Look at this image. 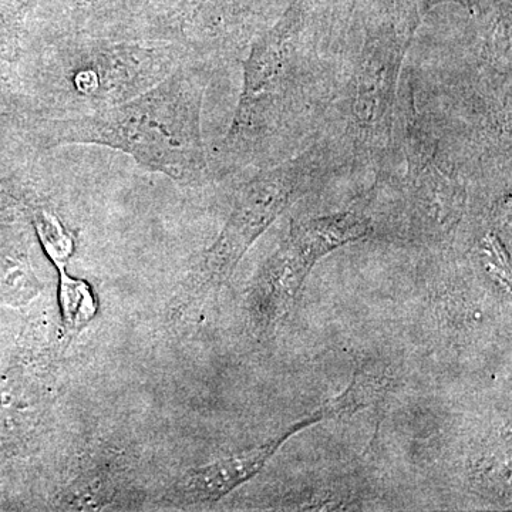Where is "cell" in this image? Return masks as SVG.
<instances>
[{"instance_id":"6da1fadb","label":"cell","mask_w":512,"mask_h":512,"mask_svg":"<svg viewBox=\"0 0 512 512\" xmlns=\"http://www.w3.org/2000/svg\"><path fill=\"white\" fill-rule=\"evenodd\" d=\"M208 80V63L187 59L161 82L117 106L77 116L39 117L33 138L46 150L73 144L113 148L151 173L198 184L212 177L201 126Z\"/></svg>"},{"instance_id":"7a4b0ae2","label":"cell","mask_w":512,"mask_h":512,"mask_svg":"<svg viewBox=\"0 0 512 512\" xmlns=\"http://www.w3.org/2000/svg\"><path fill=\"white\" fill-rule=\"evenodd\" d=\"M322 73L318 50L303 33L301 13L289 10L249 49L237 111L212 158V175L224 177L275 160L302 114L318 104Z\"/></svg>"},{"instance_id":"3957f363","label":"cell","mask_w":512,"mask_h":512,"mask_svg":"<svg viewBox=\"0 0 512 512\" xmlns=\"http://www.w3.org/2000/svg\"><path fill=\"white\" fill-rule=\"evenodd\" d=\"M190 53L167 42L46 43L37 59L39 117H66L117 106L161 82Z\"/></svg>"},{"instance_id":"277c9868","label":"cell","mask_w":512,"mask_h":512,"mask_svg":"<svg viewBox=\"0 0 512 512\" xmlns=\"http://www.w3.org/2000/svg\"><path fill=\"white\" fill-rule=\"evenodd\" d=\"M467 147L450 141L446 123L413 106H397L390 153L403 161L402 174L380 170L396 181L403 200L404 227L426 241L446 239L456 231L467 204Z\"/></svg>"},{"instance_id":"5b68a950","label":"cell","mask_w":512,"mask_h":512,"mask_svg":"<svg viewBox=\"0 0 512 512\" xmlns=\"http://www.w3.org/2000/svg\"><path fill=\"white\" fill-rule=\"evenodd\" d=\"M416 22H386L367 30L348 63L345 82L326 106L348 160L382 168L393 143L400 76Z\"/></svg>"},{"instance_id":"8992f818","label":"cell","mask_w":512,"mask_h":512,"mask_svg":"<svg viewBox=\"0 0 512 512\" xmlns=\"http://www.w3.org/2000/svg\"><path fill=\"white\" fill-rule=\"evenodd\" d=\"M333 161L329 144L318 140L298 156L264 165L239 185L221 234L201 255L185 281L187 295L198 298L228 281L256 239Z\"/></svg>"},{"instance_id":"52a82bcc","label":"cell","mask_w":512,"mask_h":512,"mask_svg":"<svg viewBox=\"0 0 512 512\" xmlns=\"http://www.w3.org/2000/svg\"><path fill=\"white\" fill-rule=\"evenodd\" d=\"M372 232V220L359 211L292 222L288 237L266 261L256 285L254 308L265 326L289 311L306 276L323 256L362 241Z\"/></svg>"},{"instance_id":"ba28073f","label":"cell","mask_w":512,"mask_h":512,"mask_svg":"<svg viewBox=\"0 0 512 512\" xmlns=\"http://www.w3.org/2000/svg\"><path fill=\"white\" fill-rule=\"evenodd\" d=\"M323 419H328V417H326L323 407H320L315 413L309 414L306 419L292 424L284 433L254 450L224 458V460L208 464V466L195 468L181 481L180 490L184 500L188 503H214V501L220 500L239 485L247 483L248 480L255 477L268 463L269 458L274 456L276 451L284 446L293 434L308 429L312 424L319 423Z\"/></svg>"},{"instance_id":"9c48e42d","label":"cell","mask_w":512,"mask_h":512,"mask_svg":"<svg viewBox=\"0 0 512 512\" xmlns=\"http://www.w3.org/2000/svg\"><path fill=\"white\" fill-rule=\"evenodd\" d=\"M67 264H56L60 274V308H62L63 328L67 336L82 332L97 313V302L89 284L70 278Z\"/></svg>"},{"instance_id":"30bf717a","label":"cell","mask_w":512,"mask_h":512,"mask_svg":"<svg viewBox=\"0 0 512 512\" xmlns=\"http://www.w3.org/2000/svg\"><path fill=\"white\" fill-rule=\"evenodd\" d=\"M387 379L379 370L370 369V367H360L355 377L350 382L348 389L339 394L335 399L330 400L323 406L326 416L340 417L350 416L357 410L365 409L377 402L386 392Z\"/></svg>"},{"instance_id":"8fae6325","label":"cell","mask_w":512,"mask_h":512,"mask_svg":"<svg viewBox=\"0 0 512 512\" xmlns=\"http://www.w3.org/2000/svg\"><path fill=\"white\" fill-rule=\"evenodd\" d=\"M478 258H480L484 271L491 278L500 282L503 288H510V254H508L505 242L497 234V231L487 232L481 238L480 245H478Z\"/></svg>"}]
</instances>
